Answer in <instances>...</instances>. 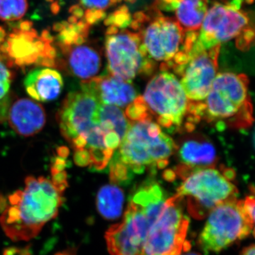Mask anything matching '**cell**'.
Masks as SVG:
<instances>
[{"mask_svg": "<svg viewBox=\"0 0 255 255\" xmlns=\"http://www.w3.org/2000/svg\"><path fill=\"white\" fill-rule=\"evenodd\" d=\"M105 53L109 74L124 81L131 82L137 75L153 71L150 59L137 32L119 28L107 34Z\"/></svg>", "mask_w": 255, "mask_h": 255, "instance_id": "obj_10", "label": "cell"}, {"mask_svg": "<svg viewBox=\"0 0 255 255\" xmlns=\"http://www.w3.org/2000/svg\"><path fill=\"white\" fill-rule=\"evenodd\" d=\"M68 21L70 24H76V23H78V18H77L75 16H72L71 15V16H69L68 21Z\"/></svg>", "mask_w": 255, "mask_h": 255, "instance_id": "obj_37", "label": "cell"}, {"mask_svg": "<svg viewBox=\"0 0 255 255\" xmlns=\"http://www.w3.org/2000/svg\"><path fill=\"white\" fill-rule=\"evenodd\" d=\"M41 38L43 41L48 42V43H53L54 41L55 38L53 35H51L50 32L48 29H44L42 31L41 33Z\"/></svg>", "mask_w": 255, "mask_h": 255, "instance_id": "obj_31", "label": "cell"}, {"mask_svg": "<svg viewBox=\"0 0 255 255\" xmlns=\"http://www.w3.org/2000/svg\"><path fill=\"white\" fill-rule=\"evenodd\" d=\"M23 85L33 100L47 102L59 97L63 88V80L59 72L54 69L38 68L28 74Z\"/></svg>", "mask_w": 255, "mask_h": 255, "instance_id": "obj_18", "label": "cell"}, {"mask_svg": "<svg viewBox=\"0 0 255 255\" xmlns=\"http://www.w3.org/2000/svg\"><path fill=\"white\" fill-rule=\"evenodd\" d=\"M14 73L8 66L4 55L0 53V122L7 117L9 108V92Z\"/></svg>", "mask_w": 255, "mask_h": 255, "instance_id": "obj_22", "label": "cell"}, {"mask_svg": "<svg viewBox=\"0 0 255 255\" xmlns=\"http://www.w3.org/2000/svg\"><path fill=\"white\" fill-rule=\"evenodd\" d=\"M175 170L169 172V179L177 176L183 182L174 196L186 201L188 211L196 219H204L220 204L237 199L233 169H219L215 166L191 168L180 164Z\"/></svg>", "mask_w": 255, "mask_h": 255, "instance_id": "obj_5", "label": "cell"}, {"mask_svg": "<svg viewBox=\"0 0 255 255\" xmlns=\"http://www.w3.org/2000/svg\"><path fill=\"white\" fill-rule=\"evenodd\" d=\"M46 1H48V2L52 3V2H53V1H55V0H46Z\"/></svg>", "mask_w": 255, "mask_h": 255, "instance_id": "obj_39", "label": "cell"}, {"mask_svg": "<svg viewBox=\"0 0 255 255\" xmlns=\"http://www.w3.org/2000/svg\"><path fill=\"white\" fill-rule=\"evenodd\" d=\"M80 35V31L76 24H69L68 27L60 31L58 38L61 44L73 46L77 36Z\"/></svg>", "mask_w": 255, "mask_h": 255, "instance_id": "obj_25", "label": "cell"}, {"mask_svg": "<svg viewBox=\"0 0 255 255\" xmlns=\"http://www.w3.org/2000/svg\"><path fill=\"white\" fill-rule=\"evenodd\" d=\"M120 1L121 0H80V3L87 9L105 11L112 5Z\"/></svg>", "mask_w": 255, "mask_h": 255, "instance_id": "obj_26", "label": "cell"}, {"mask_svg": "<svg viewBox=\"0 0 255 255\" xmlns=\"http://www.w3.org/2000/svg\"><path fill=\"white\" fill-rule=\"evenodd\" d=\"M55 255H76V253L74 250H68V251L60 252Z\"/></svg>", "mask_w": 255, "mask_h": 255, "instance_id": "obj_36", "label": "cell"}, {"mask_svg": "<svg viewBox=\"0 0 255 255\" xmlns=\"http://www.w3.org/2000/svg\"><path fill=\"white\" fill-rule=\"evenodd\" d=\"M177 149L182 164L191 168L214 167L217 160L215 146L204 138L189 139Z\"/></svg>", "mask_w": 255, "mask_h": 255, "instance_id": "obj_19", "label": "cell"}, {"mask_svg": "<svg viewBox=\"0 0 255 255\" xmlns=\"http://www.w3.org/2000/svg\"><path fill=\"white\" fill-rule=\"evenodd\" d=\"M33 28V22L28 20L21 21L18 25V29L21 31H29Z\"/></svg>", "mask_w": 255, "mask_h": 255, "instance_id": "obj_30", "label": "cell"}, {"mask_svg": "<svg viewBox=\"0 0 255 255\" xmlns=\"http://www.w3.org/2000/svg\"><path fill=\"white\" fill-rule=\"evenodd\" d=\"M255 199L253 196H248L243 200V207L247 214L255 221Z\"/></svg>", "mask_w": 255, "mask_h": 255, "instance_id": "obj_28", "label": "cell"}, {"mask_svg": "<svg viewBox=\"0 0 255 255\" xmlns=\"http://www.w3.org/2000/svg\"><path fill=\"white\" fill-rule=\"evenodd\" d=\"M50 11L53 13V14L57 15L59 14L60 11V6L58 4V1H53L50 4Z\"/></svg>", "mask_w": 255, "mask_h": 255, "instance_id": "obj_33", "label": "cell"}, {"mask_svg": "<svg viewBox=\"0 0 255 255\" xmlns=\"http://www.w3.org/2000/svg\"><path fill=\"white\" fill-rule=\"evenodd\" d=\"M165 195L157 183L137 189L122 222L109 228L105 239L111 255H140L150 228L162 211Z\"/></svg>", "mask_w": 255, "mask_h": 255, "instance_id": "obj_4", "label": "cell"}, {"mask_svg": "<svg viewBox=\"0 0 255 255\" xmlns=\"http://www.w3.org/2000/svg\"><path fill=\"white\" fill-rule=\"evenodd\" d=\"M81 87L91 92L102 105L115 106L120 109L127 108L137 97L131 82L124 81L110 74L82 82Z\"/></svg>", "mask_w": 255, "mask_h": 255, "instance_id": "obj_15", "label": "cell"}, {"mask_svg": "<svg viewBox=\"0 0 255 255\" xmlns=\"http://www.w3.org/2000/svg\"><path fill=\"white\" fill-rule=\"evenodd\" d=\"M64 28H65L63 27V24H62L61 22L55 23L53 26V31L55 32H59V33L60 31H63Z\"/></svg>", "mask_w": 255, "mask_h": 255, "instance_id": "obj_35", "label": "cell"}, {"mask_svg": "<svg viewBox=\"0 0 255 255\" xmlns=\"http://www.w3.org/2000/svg\"><path fill=\"white\" fill-rule=\"evenodd\" d=\"M84 17L85 22L91 26L105 18L106 13L102 10L87 9L85 11Z\"/></svg>", "mask_w": 255, "mask_h": 255, "instance_id": "obj_27", "label": "cell"}, {"mask_svg": "<svg viewBox=\"0 0 255 255\" xmlns=\"http://www.w3.org/2000/svg\"><path fill=\"white\" fill-rule=\"evenodd\" d=\"M128 122L126 135L110 162L114 184L127 182L132 174L148 168L163 169L178 147L150 117Z\"/></svg>", "mask_w": 255, "mask_h": 255, "instance_id": "obj_2", "label": "cell"}, {"mask_svg": "<svg viewBox=\"0 0 255 255\" xmlns=\"http://www.w3.org/2000/svg\"><path fill=\"white\" fill-rule=\"evenodd\" d=\"M149 115L159 127L179 130L185 127L193 130L188 100L180 81L174 74L161 71L155 75L140 96Z\"/></svg>", "mask_w": 255, "mask_h": 255, "instance_id": "obj_7", "label": "cell"}, {"mask_svg": "<svg viewBox=\"0 0 255 255\" xmlns=\"http://www.w3.org/2000/svg\"><path fill=\"white\" fill-rule=\"evenodd\" d=\"M255 221L246 214L243 200L226 201L208 216L199 238V245L206 253H219L248 237L253 232Z\"/></svg>", "mask_w": 255, "mask_h": 255, "instance_id": "obj_8", "label": "cell"}, {"mask_svg": "<svg viewBox=\"0 0 255 255\" xmlns=\"http://www.w3.org/2000/svg\"><path fill=\"white\" fill-rule=\"evenodd\" d=\"M176 196L167 199L150 228L140 255H180L189 249L186 241L189 220Z\"/></svg>", "mask_w": 255, "mask_h": 255, "instance_id": "obj_9", "label": "cell"}, {"mask_svg": "<svg viewBox=\"0 0 255 255\" xmlns=\"http://www.w3.org/2000/svg\"><path fill=\"white\" fill-rule=\"evenodd\" d=\"M6 41L7 48L3 55L10 68L24 69L32 65L57 67L56 48L38 36L35 28L29 31L14 28Z\"/></svg>", "mask_w": 255, "mask_h": 255, "instance_id": "obj_14", "label": "cell"}, {"mask_svg": "<svg viewBox=\"0 0 255 255\" xmlns=\"http://www.w3.org/2000/svg\"><path fill=\"white\" fill-rule=\"evenodd\" d=\"M124 204V194L116 184L104 186L97 196V207L99 213L105 219L115 220L122 214Z\"/></svg>", "mask_w": 255, "mask_h": 255, "instance_id": "obj_21", "label": "cell"}, {"mask_svg": "<svg viewBox=\"0 0 255 255\" xmlns=\"http://www.w3.org/2000/svg\"><path fill=\"white\" fill-rule=\"evenodd\" d=\"M131 17L127 8L121 7L105 20L106 26H114L117 28H125L131 23Z\"/></svg>", "mask_w": 255, "mask_h": 255, "instance_id": "obj_24", "label": "cell"}, {"mask_svg": "<svg viewBox=\"0 0 255 255\" xmlns=\"http://www.w3.org/2000/svg\"><path fill=\"white\" fill-rule=\"evenodd\" d=\"M241 255H255V248L254 245L247 247L242 251Z\"/></svg>", "mask_w": 255, "mask_h": 255, "instance_id": "obj_32", "label": "cell"}, {"mask_svg": "<svg viewBox=\"0 0 255 255\" xmlns=\"http://www.w3.org/2000/svg\"><path fill=\"white\" fill-rule=\"evenodd\" d=\"M6 33L4 28L0 26V44L6 40Z\"/></svg>", "mask_w": 255, "mask_h": 255, "instance_id": "obj_34", "label": "cell"}, {"mask_svg": "<svg viewBox=\"0 0 255 255\" xmlns=\"http://www.w3.org/2000/svg\"><path fill=\"white\" fill-rule=\"evenodd\" d=\"M253 111L249 79L245 74L233 73L216 75L206 98L199 103L190 102L189 108L195 125L203 119L219 130L249 127L253 122Z\"/></svg>", "mask_w": 255, "mask_h": 255, "instance_id": "obj_3", "label": "cell"}, {"mask_svg": "<svg viewBox=\"0 0 255 255\" xmlns=\"http://www.w3.org/2000/svg\"><path fill=\"white\" fill-rule=\"evenodd\" d=\"M221 46L206 50L196 41L188 53L187 62L174 69L191 103H199L206 98L217 75Z\"/></svg>", "mask_w": 255, "mask_h": 255, "instance_id": "obj_13", "label": "cell"}, {"mask_svg": "<svg viewBox=\"0 0 255 255\" xmlns=\"http://www.w3.org/2000/svg\"><path fill=\"white\" fill-rule=\"evenodd\" d=\"M69 12L71 14L72 16H75L77 18H82L84 17L85 10L82 7L81 5L75 4L70 6Z\"/></svg>", "mask_w": 255, "mask_h": 255, "instance_id": "obj_29", "label": "cell"}, {"mask_svg": "<svg viewBox=\"0 0 255 255\" xmlns=\"http://www.w3.org/2000/svg\"><path fill=\"white\" fill-rule=\"evenodd\" d=\"M64 192L48 178L26 177L24 189L9 195V204L1 211L0 224L5 234L14 242L36 238L58 216Z\"/></svg>", "mask_w": 255, "mask_h": 255, "instance_id": "obj_1", "label": "cell"}, {"mask_svg": "<svg viewBox=\"0 0 255 255\" xmlns=\"http://www.w3.org/2000/svg\"><path fill=\"white\" fill-rule=\"evenodd\" d=\"M169 11L185 32H199L208 11V0H177Z\"/></svg>", "mask_w": 255, "mask_h": 255, "instance_id": "obj_20", "label": "cell"}, {"mask_svg": "<svg viewBox=\"0 0 255 255\" xmlns=\"http://www.w3.org/2000/svg\"><path fill=\"white\" fill-rule=\"evenodd\" d=\"M244 1L214 2L206 12L196 43L208 50L241 36L250 28L249 16L241 9Z\"/></svg>", "mask_w": 255, "mask_h": 255, "instance_id": "obj_12", "label": "cell"}, {"mask_svg": "<svg viewBox=\"0 0 255 255\" xmlns=\"http://www.w3.org/2000/svg\"><path fill=\"white\" fill-rule=\"evenodd\" d=\"M100 101L91 92L82 88L71 92L64 100L58 112L60 131L73 147L74 152L100 122Z\"/></svg>", "mask_w": 255, "mask_h": 255, "instance_id": "obj_11", "label": "cell"}, {"mask_svg": "<svg viewBox=\"0 0 255 255\" xmlns=\"http://www.w3.org/2000/svg\"><path fill=\"white\" fill-rule=\"evenodd\" d=\"M10 127L18 135H36L44 127L46 112L39 104L29 99H18L9 107L7 117Z\"/></svg>", "mask_w": 255, "mask_h": 255, "instance_id": "obj_17", "label": "cell"}, {"mask_svg": "<svg viewBox=\"0 0 255 255\" xmlns=\"http://www.w3.org/2000/svg\"><path fill=\"white\" fill-rule=\"evenodd\" d=\"M180 255H201L198 254V253H187V254Z\"/></svg>", "mask_w": 255, "mask_h": 255, "instance_id": "obj_38", "label": "cell"}, {"mask_svg": "<svg viewBox=\"0 0 255 255\" xmlns=\"http://www.w3.org/2000/svg\"><path fill=\"white\" fill-rule=\"evenodd\" d=\"M65 56L64 68L82 82L89 81L100 76L102 70V56L98 50L89 45L66 46L59 43Z\"/></svg>", "mask_w": 255, "mask_h": 255, "instance_id": "obj_16", "label": "cell"}, {"mask_svg": "<svg viewBox=\"0 0 255 255\" xmlns=\"http://www.w3.org/2000/svg\"><path fill=\"white\" fill-rule=\"evenodd\" d=\"M130 25L138 33L150 59L160 62L161 71L173 70L187 61V32L156 5L147 12L136 13Z\"/></svg>", "mask_w": 255, "mask_h": 255, "instance_id": "obj_6", "label": "cell"}, {"mask_svg": "<svg viewBox=\"0 0 255 255\" xmlns=\"http://www.w3.org/2000/svg\"><path fill=\"white\" fill-rule=\"evenodd\" d=\"M28 6L27 0H0V19L18 21L26 14Z\"/></svg>", "mask_w": 255, "mask_h": 255, "instance_id": "obj_23", "label": "cell"}]
</instances>
